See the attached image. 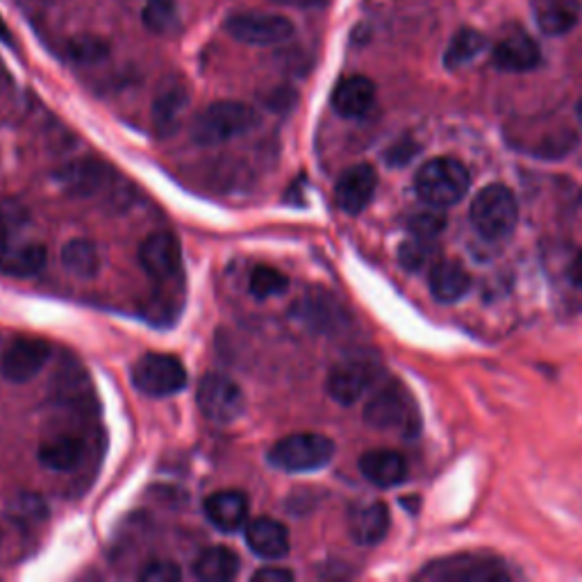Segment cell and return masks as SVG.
I'll return each instance as SVG.
<instances>
[{"instance_id": "11", "label": "cell", "mask_w": 582, "mask_h": 582, "mask_svg": "<svg viewBox=\"0 0 582 582\" xmlns=\"http://www.w3.org/2000/svg\"><path fill=\"white\" fill-rule=\"evenodd\" d=\"M421 578L439 582H501L508 580V571L487 558L478 555H458L446 562L430 564Z\"/></svg>"}, {"instance_id": "3", "label": "cell", "mask_w": 582, "mask_h": 582, "mask_svg": "<svg viewBox=\"0 0 582 582\" xmlns=\"http://www.w3.org/2000/svg\"><path fill=\"white\" fill-rule=\"evenodd\" d=\"M333 458H335L333 439L317 432L289 435L268 451V462L287 473H307V471L324 469Z\"/></svg>"}, {"instance_id": "26", "label": "cell", "mask_w": 582, "mask_h": 582, "mask_svg": "<svg viewBox=\"0 0 582 582\" xmlns=\"http://www.w3.org/2000/svg\"><path fill=\"white\" fill-rule=\"evenodd\" d=\"M82 441L75 437H55L41 443L39 449V462L58 473H67L71 469H75L82 460Z\"/></svg>"}, {"instance_id": "38", "label": "cell", "mask_w": 582, "mask_h": 582, "mask_svg": "<svg viewBox=\"0 0 582 582\" xmlns=\"http://www.w3.org/2000/svg\"><path fill=\"white\" fill-rule=\"evenodd\" d=\"M0 41L8 43V47H12V43H14V39H12V32H10V28L6 25L3 17H0Z\"/></svg>"}, {"instance_id": "40", "label": "cell", "mask_w": 582, "mask_h": 582, "mask_svg": "<svg viewBox=\"0 0 582 582\" xmlns=\"http://www.w3.org/2000/svg\"><path fill=\"white\" fill-rule=\"evenodd\" d=\"M276 3H292V0H276Z\"/></svg>"}, {"instance_id": "21", "label": "cell", "mask_w": 582, "mask_h": 582, "mask_svg": "<svg viewBox=\"0 0 582 582\" xmlns=\"http://www.w3.org/2000/svg\"><path fill=\"white\" fill-rule=\"evenodd\" d=\"M360 473L376 487L389 489L408 478V462L400 453L389 449H376L360 458Z\"/></svg>"}, {"instance_id": "22", "label": "cell", "mask_w": 582, "mask_h": 582, "mask_svg": "<svg viewBox=\"0 0 582 582\" xmlns=\"http://www.w3.org/2000/svg\"><path fill=\"white\" fill-rule=\"evenodd\" d=\"M471 289V278L460 262L443 259L432 266L430 292L439 303H458Z\"/></svg>"}, {"instance_id": "9", "label": "cell", "mask_w": 582, "mask_h": 582, "mask_svg": "<svg viewBox=\"0 0 582 582\" xmlns=\"http://www.w3.org/2000/svg\"><path fill=\"white\" fill-rule=\"evenodd\" d=\"M378 374L380 367L378 363L371 360V357L365 355L348 357V360L333 367L326 380L328 396L335 402H339V406H353V402L360 400L367 394V389L376 382Z\"/></svg>"}, {"instance_id": "20", "label": "cell", "mask_w": 582, "mask_h": 582, "mask_svg": "<svg viewBox=\"0 0 582 582\" xmlns=\"http://www.w3.org/2000/svg\"><path fill=\"white\" fill-rule=\"evenodd\" d=\"M207 521L221 532H235L248 519V499L242 491H216L205 501Z\"/></svg>"}, {"instance_id": "23", "label": "cell", "mask_w": 582, "mask_h": 582, "mask_svg": "<svg viewBox=\"0 0 582 582\" xmlns=\"http://www.w3.org/2000/svg\"><path fill=\"white\" fill-rule=\"evenodd\" d=\"M537 25L547 34H564L580 19V0H532Z\"/></svg>"}, {"instance_id": "2", "label": "cell", "mask_w": 582, "mask_h": 582, "mask_svg": "<svg viewBox=\"0 0 582 582\" xmlns=\"http://www.w3.org/2000/svg\"><path fill=\"white\" fill-rule=\"evenodd\" d=\"M257 123L253 108L239 101H218L207 105L192 123V140L198 146L226 144L239 134H246Z\"/></svg>"}, {"instance_id": "39", "label": "cell", "mask_w": 582, "mask_h": 582, "mask_svg": "<svg viewBox=\"0 0 582 582\" xmlns=\"http://www.w3.org/2000/svg\"><path fill=\"white\" fill-rule=\"evenodd\" d=\"M578 121H580V125H582V101L578 103Z\"/></svg>"}, {"instance_id": "35", "label": "cell", "mask_w": 582, "mask_h": 582, "mask_svg": "<svg viewBox=\"0 0 582 582\" xmlns=\"http://www.w3.org/2000/svg\"><path fill=\"white\" fill-rule=\"evenodd\" d=\"M140 578L144 582H177L183 578V571L171 560H155V562L146 564V569L140 573Z\"/></svg>"}, {"instance_id": "32", "label": "cell", "mask_w": 582, "mask_h": 582, "mask_svg": "<svg viewBox=\"0 0 582 582\" xmlns=\"http://www.w3.org/2000/svg\"><path fill=\"white\" fill-rule=\"evenodd\" d=\"M69 55L78 64H99L110 55V47L101 37L82 34L69 43Z\"/></svg>"}, {"instance_id": "15", "label": "cell", "mask_w": 582, "mask_h": 582, "mask_svg": "<svg viewBox=\"0 0 582 582\" xmlns=\"http://www.w3.org/2000/svg\"><path fill=\"white\" fill-rule=\"evenodd\" d=\"M246 544L259 560H283L292 547L289 530L272 517H257L246 523Z\"/></svg>"}, {"instance_id": "7", "label": "cell", "mask_w": 582, "mask_h": 582, "mask_svg": "<svg viewBox=\"0 0 582 582\" xmlns=\"http://www.w3.org/2000/svg\"><path fill=\"white\" fill-rule=\"evenodd\" d=\"M196 402L198 410L216 423H233L246 408L239 385L223 374H207L201 378L196 387Z\"/></svg>"}, {"instance_id": "34", "label": "cell", "mask_w": 582, "mask_h": 582, "mask_svg": "<svg viewBox=\"0 0 582 582\" xmlns=\"http://www.w3.org/2000/svg\"><path fill=\"white\" fill-rule=\"evenodd\" d=\"M446 226V218L443 214L437 212H426V214H417L412 221H410V231H412V237H423V239H430L435 235H439Z\"/></svg>"}, {"instance_id": "33", "label": "cell", "mask_w": 582, "mask_h": 582, "mask_svg": "<svg viewBox=\"0 0 582 582\" xmlns=\"http://www.w3.org/2000/svg\"><path fill=\"white\" fill-rule=\"evenodd\" d=\"M428 257H430V246H428V239H423V237L410 239L406 246L400 248V255H398L400 264L410 268V272H417V268H421L428 262Z\"/></svg>"}, {"instance_id": "30", "label": "cell", "mask_w": 582, "mask_h": 582, "mask_svg": "<svg viewBox=\"0 0 582 582\" xmlns=\"http://www.w3.org/2000/svg\"><path fill=\"white\" fill-rule=\"evenodd\" d=\"M287 287H289V278L276 266H266V264L255 266L251 278H248V292L257 300L280 296L283 292H287Z\"/></svg>"}, {"instance_id": "17", "label": "cell", "mask_w": 582, "mask_h": 582, "mask_svg": "<svg viewBox=\"0 0 582 582\" xmlns=\"http://www.w3.org/2000/svg\"><path fill=\"white\" fill-rule=\"evenodd\" d=\"M376 103V84L365 75L344 78L333 92V110L344 119H363Z\"/></svg>"}, {"instance_id": "10", "label": "cell", "mask_w": 582, "mask_h": 582, "mask_svg": "<svg viewBox=\"0 0 582 582\" xmlns=\"http://www.w3.org/2000/svg\"><path fill=\"white\" fill-rule=\"evenodd\" d=\"M51 344L37 337H17L0 355V374L8 382L23 385L32 380L51 360Z\"/></svg>"}, {"instance_id": "13", "label": "cell", "mask_w": 582, "mask_h": 582, "mask_svg": "<svg viewBox=\"0 0 582 582\" xmlns=\"http://www.w3.org/2000/svg\"><path fill=\"white\" fill-rule=\"evenodd\" d=\"M378 190V173L371 164H355L341 173L335 187V201L346 214H360L369 207Z\"/></svg>"}, {"instance_id": "5", "label": "cell", "mask_w": 582, "mask_h": 582, "mask_svg": "<svg viewBox=\"0 0 582 582\" xmlns=\"http://www.w3.org/2000/svg\"><path fill=\"white\" fill-rule=\"evenodd\" d=\"M132 385L151 398H166L187 387V369L175 355L149 353L132 367Z\"/></svg>"}, {"instance_id": "16", "label": "cell", "mask_w": 582, "mask_h": 582, "mask_svg": "<svg viewBox=\"0 0 582 582\" xmlns=\"http://www.w3.org/2000/svg\"><path fill=\"white\" fill-rule=\"evenodd\" d=\"M47 246L37 242H14L10 237L0 239V272L17 278L37 276L47 266Z\"/></svg>"}, {"instance_id": "18", "label": "cell", "mask_w": 582, "mask_h": 582, "mask_svg": "<svg viewBox=\"0 0 582 582\" xmlns=\"http://www.w3.org/2000/svg\"><path fill=\"white\" fill-rule=\"evenodd\" d=\"M540 62H542L540 47H537L534 39H530L528 34L519 30L503 37L494 49V64L503 71L523 73V71H532L534 67H540Z\"/></svg>"}, {"instance_id": "8", "label": "cell", "mask_w": 582, "mask_h": 582, "mask_svg": "<svg viewBox=\"0 0 582 582\" xmlns=\"http://www.w3.org/2000/svg\"><path fill=\"white\" fill-rule=\"evenodd\" d=\"M226 32L248 47H278L294 37V23L283 14L242 12L226 21Z\"/></svg>"}, {"instance_id": "4", "label": "cell", "mask_w": 582, "mask_h": 582, "mask_svg": "<svg viewBox=\"0 0 582 582\" xmlns=\"http://www.w3.org/2000/svg\"><path fill=\"white\" fill-rule=\"evenodd\" d=\"M519 221V205L514 194L503 185L480 190L471 203V223L484 239L508 237Z\"/></svg>"}, {"instance_id": "1", "label": "cell", "mask_w": 582, "mask_h": 582, "mask_svg": "<svg viewBox=\"0 0 582 582\" xmlns=\"http://www.w3.org/2000/svg\"><path fill=\"white\" fill-rule=\"evenodd\" d=\"M471 185V175L460 160L435 157L426 162L417 173V194L423 203L437 210L458 205Z\"/></svg>"}, {"instance_id": "37", "label": "cell", "mask_w": 582, "mask_h": 582, "mask_svg": "<svg viewBox=\"0 0 582 582\" xmlns=\"http://www.w3.org/2000/svg\"><path fill=\"white\" fill-rule=\"evenodd\" d=\"M566 276H569V280H571L573 287L582 289V253H578V255L571 259V264H569V268H566Z\"/></svg>"}, {"instance_id": "27", "label": "cell", "mask_w": 582, "mask_h": 582, "mask_svg": "<svg viewBox=\"0 0 582 582\" xmlns=\"http://www.w3.org/2000/svg\"><path fill=\"white\" fill-rule=\"evenodd\" d=\"M62 264L75 278H94L101 268L99 248L89 239H71L62 248Z\"/></svg>"}, {"instance_id": "31", "label": "cell", "mask_w": 582, "mask_h": 582, "mask_svg": "<svg viewBox=\"0 0 582 582\" xmlns=\"http://www.w3.org/2000/svg\"><path fill=\"white\" fill-rule=\"evenodd\" d=\"M103 171L105 169L99 162H78L71 171H67L64 183L78 194H92L103 185Z\"/></svg>"}, {"instance_id": "14", "label": "cell", "mask_w": 582, "mask_h": 582, "mask_svg": "<svg viewBox=\"0 0 582 582\" xmlns=\"http://www.w3.org/2000/svg\"><path fill=\"white\" fill-rule=\"evenodd\" d=\"M190 108V89L181 80H169L162 84L153 101V125L160 137H171L181 127Z\"/></svg>"}, {"instance_id": "28", "label": "cell", "mask_w": 582, "mask_h": 582, "mask_svg": "<svg viewBox=\"0 0 582 582\" xmlns=\"http://www.w3.org/2000/svg\"><path fill=\"white\" fill-rule=\"evenodd\" d=\"M142 21L149 32L157 37H171L181 30V10H177L175 0H146Z\"/></svg>"}, {"instance_id": "25", "label": "cell", "mask_w": 582, "mask_h": 582, "mask_svg": "<svg viewBox=\"0 0 582 582\" xmlns=\"http://www.w3.org/2000/svg\"><path fill=\"white\" fill-rule=\"evenodd\" d=\"M294 317L305 326H309L312 330L324 333L339 324V305L330 296L315 292V294H307L294 305Z\"/></svg>"}, {"instance_id": "29", "label": "cell", "mask_w": 582, "mask_h": 582, "mask_svg": "<svg viewBox=\"0 0 582 582\" xmlns=\"http://www.w3.org/2000/svg\"><path fill=\"white\" fill-rule=\"evenodd\" d=\"M487 49V39L478 30H460L449 51H446V67L449 69H460L469 62H473L482 51Z\"/></svg>"}, {"instance_id": "24", "label": "cell", "mask_w": 582, "mask_h": 582, "mask_svg": "<svg viewBox=\"0 0 582 582\" xmlns=\"http://www.w3.org/2000/svg\"><path fill=\"white\" fill-rule=\"evenodd\" d=\"M239 555L228 547H212L194 562V575L203 582H228L239 573Z\"/></svg>"}, {"instance_id": "12", "label": "cell", "mask_w": 582, "mask_h": 582, "mask_svg": "<svg viewBox=\"0 0 582 582\" xmlns=\"http://www.w3.org/2000/svg\"><path fill=\"white\" fill-rule=\"evenodd\" d=\"M140 264L153 280L169 283L183 268V246L171 233H153L140 246Z\"/></svg>"}, {"instance_id": "19", "label": "cell", "mask_w": 582, "mask_h": 582, "mask_svg": "<svg viewBox=\"0 0 582 582\" xmlns=\"http://www.w3.org/2000/svg\"><path fill=\"white\" fill-rule=\"evenodd\" d=\"M389 523L391 519H389L387 506L380 501H371V503H365L353 510L348 528H350V537L357 544L376 547L387 537Z\"/></svg>"}, {"instance_id": "36", "label": "cell", "mask_w": 582, "mask_h": 582, "mask_svg": "<svg viewBox=\"0 0 582 582\" xmlns=\"http://www.w3.org/2000/svg\"><path fill=\"white\" fill-rule=\"evenodd\" d=\"M294 571L283 566H264L253 573V582H292Z\"/></svg>"}, {"instance_id": "6", "label": "cell", "mask_w": 582, "mask_h": 582, "mask_svg": "<svg viewBox=\"0 0 582 582\" xmlns=\"http://www.w3.org/2000/svg\"><path fill=\"white\" fill-rule=\"evenodd\" d=\"M365 421L376 430H394L415 435L419 428V419L410 396L400 385L380 387L365 408Z\"/></svg>"}]
</instances>
